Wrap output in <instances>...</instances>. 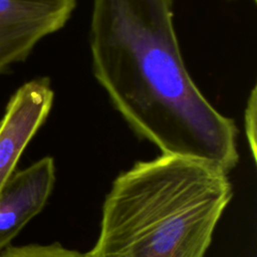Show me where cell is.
I'll return each mask as SVG.
<instances>
[{
    "label": "cell",
    "mask_w": 257,
    "mask_h": 257,
    "mask_svg": "<svg viewBox=\"0 0 257 257\" xmlns=\"http://www.w3.org/2000/svg\"><path fill=\"white\" fill-rule=\"evenodd\" d=\"M89 46L95 79L139 137L165 155L236 167L237 127L191 78L173 0H93Z\"/></svg>",
    "instance_id": "6da1fadb"
},
{
    "label": "cell",
    "mask_w": 257,
    "mask_h": 257,
    "mask_svg": "<svg viewBox=\"0 0 257 257\" xmlns=\"http://www.w3.org/2000/svg\"><path fill=\"white\" fill-rule=\"evenodd\" d=\"M233 196L227 173L161 155L120 173L104 198L87 257H205Z\"/></svg>",
    "instance_id": "7a4b0ae2"
},
{
    "label": "cell",
    "mask_w": 257,
    "mask_h": 257,
    "mask_svg": "<svg viewBox=\"0 0 257 257\" xmlns=\"http://www.w3.org/2000/svg\"><path fill=\"white\" fill-rule=\"evenodd\" d=\"M76 0H0V73L62 28Z\"/></svg>",
    "instance_id": "3957f363"
},
{
    "label": "cell",
    "mask_w": 257,
    "mask_h": 257,
    "mask_svg": "<svg viewBox=\"0 0 257 257\" xmlns=\"http://www.w3.org/2000/svg\"><path fill=\"white\" fill-rule=\"evenodd\" d=\"M53 90L46 77L24 83L10 98L0 120V191L12 174L28 143L46 119Z\"/></svg>",
    "instance_id": "277c9868"
},
{
    "label": "cell",
    "mask_w": 257,
    "mask_h": 257,
    "mask_svg": "<svg viewBox=\"0 0 257 257\" xmlns=\"http://www.w3.org/2000/svg\"><path fill=\"white\" fill-rule=\"evenodd\" d=\"M54 183L55 165L51 157L12 174L0 191V250L42 211Z\"/></svg>",
    "instance_id": "5b68a950"
},
{
    "label": "cell",
    "mask_w": 257,
    "mask_h": 257,
    "mask_svg": "<svg viewBox=\"0 0 257 257\" xmlns=\"http://www.w3.org/2000/svg\"><path fill=\"white\" fill-rule=\"evenodd\" d=\"M0 257H87L86 253L63 247L58 242L52 244H28L23 246H7Z\"/></svg>",
    "instance_id": "8992f818"
},
{
    "label": "cell",
    "mask_w": 257,
    "mask_h": 257,
    "mask_svg": "<svg viewBox=\"0 0 257 257\" xmlns=\"http://www.w3.org/2000/svg\"><path fill=\"white\" fill-rule=\"evenodd\" d=\"M257 92H256V86L253 87L251 94L247 101V106L245 109V134L246 138L249 144V148L252 153V157L254 161H256V111H257Z\"/></svg>",
    "instance_id": "52a82bcc"
},
{
    "label": "cell",
    "mask_w": 257,
    "mask_h": 257,
    "mask_svg": "<svg viewBox=\"0 0 257 257\" xmlns=\"http://www.w3.org/2000/svg\"><path fill=\"white\" fill-rule=\"evenodd\" d=\"M0 125H1V122H0Z\"/></svg>",
    "instance_id": "ba28073f"
},
{
    "label": "cell",
    "mask_w": 257,
    "mask_h": 257,
    "mask_svg": "<svg viewBox=\"0 0 257 257\" xmlns=\"http://www.w3.org/2000/svg\"><path fill=\"white\" fill-rule=\"evenodd\" d=\"M253 1H256V0H253Z\"/></svg>",
    "instance_id": "9c48e42d"
}]
</instances>
